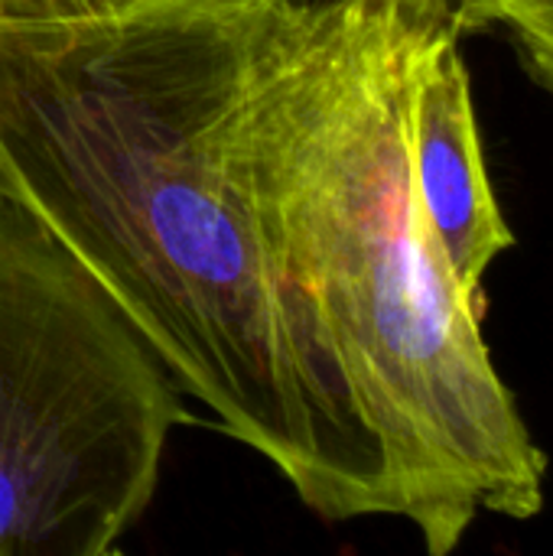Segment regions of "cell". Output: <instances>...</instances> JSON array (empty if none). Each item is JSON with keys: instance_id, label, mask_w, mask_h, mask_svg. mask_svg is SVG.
<instances>
[{"instance_id": "cell-1", "label": "cell", "mask_w": 553, "mask_h": 556, "mask_svg": "<svg viewBox=\"0 0 553 556\" xmlns=\"http://www.w3.org/2000/svg\"><path fill=\"white\" fill-rule=\"evenodd\" d=\"M447 0H277L261 16L248 163L300 362L362 518L430 556L479 515L544 508L548 456L433 241L411 166V98Z\"/></svg>"}, {"instance_id": "cell-2", "label": "cell", "mask_w": 553, "mask_h": 556, "mask_svg": "<svg viewBox=\"0 0 553 556\" xmlns=\"http://www.w3.org/2000/svg\"><path fill=\"white\" fill-rule=\"evenodd\" d=\"M264 10L114 3L0 26V202L101 287L218 433L319 518L355 521L251 186Z\"/></svg>"}, {"instance_id": "cell-3", "label": "cell", "mask_w": 553, "mask_h": 556, "mask_svg": "<svg viewBox=\"0 0 553 556\" xmlns=\"http://www.w3.org/2000/svg\"><path fill=\"white\" fill-rule=\"evenodd\" d=\"M101 287L0 202V556H104L192 420Z\"/></svg>"}, {"instance_id": "cell-4", "label": "cell", "mask_w": 553, "mask_h": 556, "mask_svg": "<svg viewBox=\"0 0 553 556\" xmlns=\"http://www.w3.org/2000/svg\"><path fill=\"white\" fill-rule=\"evenodd\" d=\"M460 29L447 26L427 49L411 98V166L420 212L466 296L486 306V274L515 248L489 179Z\"/></svg>"}, {"instance_id": "cell-5", "label": "cell", "mask_w": 553, "mask_h": 556, "mask_svg": "<svg viewBox=\"0 0 553 556\" xmlns=\"http://www.w3.org/2000/svg\"><path fill=\"white\" fill-rule=\"evenodd\" d=\"M460 36L495 33L553 98V0H447Z\"/></svg>"}, {"instance_id": "cell-6", "label": "cell", "mask_w": 553, "mask_h": 556, "mask_svg": "<svg viewBox=\"0 0 553 556\" xmlns=\"http://www.w3.org/2000/svg\"><path fill=\"white\" fill-rule=\"evenodd\" d=\"M114 3L121 0H0V26L72 20V16H85Z\"/></svg>"}, {"instance_id": "cell-7", "label": "cell", "mask_w": 553, "mask_h": 556, "mask_svg": "<svg viewBox=\"0 0 553 556\" xmlns=\"http://www.w3.org/2000/svg\"><path fill=\"white\" fill-rule=\"evenodd\" d=\"M121 3H150V7H267L277 0H121Z\"/></svg>"}]
</instances>
